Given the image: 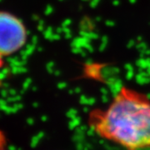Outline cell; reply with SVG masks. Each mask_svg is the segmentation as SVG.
<instances>
[{
  "mask_svg": "<svg viewBox=\"0 0 150 150\" xmlns=\"http://www.w3.org/2000/svg\"><path fill=\"white\" fill-rule=\"evenodd\" d=\"M88 123L98 136L127 150L150 148V99L122 87L105 109L96 108Z\"/></svg>",
  "mask_w": 150,
  "mask_h": 150,
  "instance_id": "6da1fadb",
  "label": "cell"
},
{
  "mask_svg": "<svg viewBox=\"0 0 150 150\" xmlns=\"http://www.w3.org/2000/svg\"><path fill=\"white\" fill-rule=\"evenodd\" d=\"M27 29L20 18L9 12L0 13V54L8 57L20 50L27 42Z\"/></svg>",
  "mask_w": 150,
  "mask_h": 150,
  "instance_id": "7a4b0ae2",
  "label": "cell"
},
{
  "mask_svg": "<svg viewBox=\"0 0 150 150\" xmlns=\"http://www.w3.org/2000/svg\"><path fill=\"white\" fill-rule=\"evenodd\" d=\"M1 150H4V148H3V147H1Z\"/></svg>",
  "mask_w": 150,
  "mask_h": 150,
  "instance_id": "3957f363",
  "label": "cell"
}]
</instances>
